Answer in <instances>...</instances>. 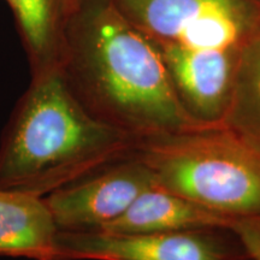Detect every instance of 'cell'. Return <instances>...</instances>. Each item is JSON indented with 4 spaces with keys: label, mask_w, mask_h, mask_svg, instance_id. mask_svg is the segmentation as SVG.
Segmentation results:
<instances>
[{
    "label": "cell",
    "mask_w": 260,
    "mask_h": 260,
    "mask_svg": "<svg viewBox=\"0 0 260 260\" xmlns=\"http://www.w3.org/2000/svg\"><path fill=\"white\" fill-rule=\"evenodd\" d=\"M65 32L59 70L93 117L133 141L200 128L158 48L111 0H93Z\"/></svg>",
    "instance_id": "1"
},
{
    "label": "cell",
    "mask_w": 260,
    "mask_h": 260,
    "mask_svg": "<svg viewBox=\"0 0 260 260\" xmlns=\"http://www.w3.org/2000/svg\"><path fill=\"white\" fill-rule=\"evenodd\" d=\"M133 141L76 99L59 69L39 74L0 140V189L46 197L118 160Z\"/></svg>",
    "instance_id": "2"
},
{
    "label": "cell",
    "mask_w": 260,
    "mask_h": 260,
    "mask_svg": "<svg viewBox=\"0 0 260 260\" xmlns=\"http://www.w3.org/2000/svg\"><path fill=\"white\" fill-rule=\"evenodd\" d=\"M155 186L237 220L260 217V151L222 124L136 140Z\"/></svg>",
    "instance_id": "3"
},
{
    "label": "cell",
    "mask_w": 260,
    "mask_h": 260,
    "mask_svg": "<svg viewBox=\"0 0 260 260\" xmlns=\"http://www.w3.org/2000/svg\"><path fill=\"white\" fill-rule=\"evenodd\" d=\"M155 46L235 51L260 32V0H111Z\"/></svg>",
    "instance_id": "4"
},
{
    "label": "cell",
    "mask_w": 260,
    "mask_h": 260,
    "mask_svg": "<svg viewBox=\"0 0 260 260\" xmlns=\"http://www.w3.org/2000/svg\"><path fill=\"white\" fill-rule=\"evenodd\" d=\"M153 186L141 161L121 158L44 198L59 232H92L118 218Z\"/></svg>",
    "instance_id": "5"
},
{
    "label": "cell",
    "mask_w": 260,
    "mask_h": 260,
    "mask_svg": "<svg viewBox=\"0 0 260 260\" xmlns=\"http://www.w3.org/2000/svg\"><path fill=\"white\" fill-rule=\"evenodd\" d=\"M214 232H59L57 247L60 260H251L247 252H234Z\"/></svg>",
    "instance_id": "6"
},
{
    "label": "cell",
    "mask_w": 260,
    "mask_h": 260,
    "mask_svg": "<svg viewBox=\"0 0 260 260\" xmlns=\"http://www.w3.org/2000/svg\"><path fill=\"white\" fill-rule=\"evenodd\" d=\"M181 103L198 122H223L232 100L241 52L155 46Z\"/></svg>",
    "instance_id": "7"
},
{
    "label": "cell",
    "mask_w": 260,
    "mask_h": 260,
    "mask_svg": "<svg viewBox=\"0 0 260 260\" xmlns=\"http://www.w3.org/2000/svg\"><path fill=\"white\" fill-rule=\"evenodd\" d=\"M243 220L197 205L159 186L146 189L118 218L96 232L140 234L184 230H234Z\"/></svg>",
    "instance_id": "8"
},
{
    "label": "cell",
    "mask_w": 260,
    "mask_h": 260,
    "mask_svg": "<svg viewBox=\"0 0 260 260\" xmlns=\"http://www.w3.org/2000/svg\"><path fill=\"white\" fill-rule=\"evenodd\" d=\"M58 233L44 197L0 189V256L60 260Z\"/></svg>",
    "instance_id": "9"
},
{
    "label": "cell",
    "mask_w": 260,
    "mask_h": 260,
    "mask_svg": "<svg viewBox=\"0 0 260 260\" xmlns=\"http://www.w3.org/2000/svg\"><path fill=\"white\" fill-rule=\"evenodd\" d=\"M21 25L37 75L59 69L64 16L73 0H8Z\"/></svg>",
    "instance_id": "10"
},
{
    "label": "cell",
    "mask_w": 260,
    "mask_h": 260,
    "mask_svg": "<svg viewBox=\"0 0 260 260\" xmlns=\"http://www.w3.org/2000/svg\"><path fill=\"white\" fill-rule=\"evenodd\" d=\"M220 124L260 149V32L240 54L232 100Z\"/></svg>",
    "instance_id": "11"
},
{
    "label": "cell",
    "mask_w": 260,
    "mask_h": 260,
    "mask_svg": "<svg viewBox=\"0 0 260 260\" xmlns=\"http://www.w3.org/2000/svg\"><path fill=\"white\" fill-rule=\"evenodd\" d=\"M234 233L251 260H260V226H255L253 222H245Z\"/></svg>",
    "instance_id": "12"
}]
</instances>
